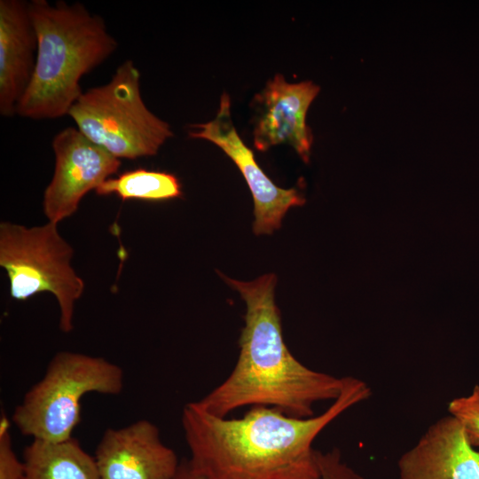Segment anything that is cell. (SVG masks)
<instances>
[{"instance_id":"obj_1","label":"cell","mask_w":479,"mask_h":479,"mask_svg":"<svg viewBox=\"0 0 479 479\" xmlns=\"http://www.w3.org/2000/svg\"><path fill=\"white\" fill-rule=\"evenodd\" d=\"M371 395L366 382L344 376L340 396L310 418L261 405L252 406L240 418L219 417L198 401L187 403L181 423L189 460L205 479H321L315 439Z\"/></svg>"},{"instance_id":"obj_2","label":"cell","mask_w":479,"mask_h":479,"mask_svg":"<svg viewBox=\"0 0 479 479\" xmlns=\"http://www.w3.org/2000/svg\"><path fill=\"white\" fill-rule=\"evenodd\" d=\"M246 304L240 353L231 373L198 402L209 412L227 417L245 406H269L296 418L314 416V405L334 401L344 377L313 370L286 345L275 302V274L249 282L224 277Z\"/></svg>"},{"instance_id":"obj_3","label":"cell","mask_w":479,"mask_h":479,"mask_svg":"<svg viewBox=\"0 0 479 479\" xmlns=\"http://www.w3.org/2000/svg\"><path fill=\"white\" fill-rule=\"evenodd\" d=\"M28 11L37 38L36 60L16 114L59 118L82 95L81 78L103 63L118 43L103 18L80 3L32 0Z\"/></svg>"},{"instance_id":"obj_4","label":"cell","mask_w":479,"mask_h":479,"mask_svg":"<svg viewBox=\"0 0 479 479\" xmlns=\"http://www.w3.org/2000/svg\"><path fill=\"white\" fill-rule=\"evenodd\" d=\"M121 366L101 357L60 351L43 378L15 407L12 421L24 436L48 442L72 436L81 421V401L88 393L118 395L123 389Z\"/></svg>"},{"instance_id":"obj_5","label":"cell","mask_w":479,"mask_h":479,"mask_svg":"<svg viewBox=\"0 0 479 479\" xmlns=\"http://www.w3.org/2000/svg\"><path fill=\"white\" fill-rule=\"evenodd\" d=\"M68 115L86 137L118 159L153 156L173 136L169 124L144 103L140 73L130 59L107 83L82 92Z\"/></svg>"},{"instance_id":"obj_6","label":"cell","mask_w":479,"mask_h":479,"mask_svg":"<svg viewBox=\"0 0 479 479\" xmlns=\"http://www.w3.org/2000/svg\"><path fill=\"white\" fill-rule=\"evenodd\" d=\"M72 247L60 235L58 224L27 227L0 224V266L7 273L10 294L25 301L43 292L53 294L59 308V329L70 333L75 302L84 281L71 265Z\"/></svg>"},{"instance_id":"obj_7","label":"cell","mask_w":479,"mask_h":479,"mask_svg":"<svg viewBox=\"0 0 479 479\" xmlns=\"http://www.w3.org/2000/svg\"><path fill=\"white\" fill-rule=\"evenodd\" d=\"M55 168L44 190L43 209L48 222L58 224L71 216L84 195L116 173L121 160L68 127L52 140Z\"/></svg>"},{"instance_id":"obj_8","label":"cell","mask_w":479,"mask_h":479,"mask_svg":"<svg viewBox=\"0 0 479 479\" xmlns=\"http://www.w3.org/2000/svg\"><path fill=\"white\" fill-rule=\"evenodd\" d=\"M192 127L197 130L189 132L191 137L214 143L240 170L254 200L253 231L255 234L272 233L281 226L282 219L290 208L304 204V197L295 188L277 186L257 164L254 153L243 143L232 123L228 94L222 95L215 119Z\"/></svg>"},{"instance_id":"obj_9","label":"cell","mask_w":479,"mask_h":479,"mask_svg":"<svg viewBox=\"0 0 479 479\" xmlns=\"http://www.w3.org/2000/svg\"><path fill=\"white\" fill-rule=\"evenodd\" d=\"M94 459L100 479H174L180 464L158 427L145 419L106 429Z\"/></svg>"},{"instance_id":"obj_10","label":"cell","mask_w":479,"mask_h":479,"mask_svg":"<svg viewBox=\"0 0 479 479\" xmlns=\"http://www.w3.org/2000/svg\"><path fill=\"white\" fill-rule=\"evenodd\" d=\"M311 81L287 82L277 74L255 95L258 115L254 127V145L266 151L279 144H288L308 162L313 137L306 124L307 111L319 92Z\"/></svg>"},{"instance_id":"obj_11","label":"cell","mask_w":479,"mask_h":479,"mask_svg":"<svg viewBox=\"0 0 479 479\" xmlns=\"http://www.w3.org/2000/svg\"><path fill=\"white\" fill-rule=\"evenodd\" d=\"M399 479H479V451L451 414L431 424L397 462Z\"/></svg>"},{"instance_id":"obj_12","label":"cell","mask_w":479,"mask_h":479,"mask_svg":"<svg viewBox=\"0 0 479 479\" xmlns=\"http://www.w3.org/2000/svg\"><path fill=\"white\" fill-rule=\"evenodd\" d=\"M37 38L28 11L21 0L0 1V114H16L31 82L36 60Z\"/></svg>"},{"instance_id":"obj_13","label":"cell","mask_w":479,"mask_h":479,"mask_svg":"<svg viewBox=\"0 0 479 479\" xmlns=\"http://www.w3.org/2000/svg\"><path fill=\"white\" fill-rule=\"evenodd\" d=\"M26 479H100L94 456L74 437L61 442L33 439L24 448Z\"/></svg>"},{"instance_id":"obj_14","label":"cell","mask_w":479,"mask_h":479,"mask_svg":"<svg viewBox=\"0 0 479 479\" xmlns=\"http://www.w3.org/2000/svg\"><path fill=\"white\" fill-rule=\"evenodd\" d=\"M101 196L114 194L122 200H167L182 196L181 184L173 174L137 169L109 177L96 190Z\"/></svg>"},{"instance_id":"obj_15","label":"cell","mask_w":479,"mask_h":479,"mask_svg":"<svg viewBox=\"0 0 479 479\" xmlns=\"http://www.w3.org/2000/svg\"><path fill=\"white\" fill-rule=\"evenodd\" d=\"M447 409L462 424L471 445L479 447V385L468 396L453 398Z\"/></svg>"},{"instance_id":"obj_16","label":"cell","mask_w":479,"mask_h":479,"mask_svg":"<svg viewBox=\"0 0 479 479\" xmlns=\"http://www.w3.org/2000/svg\"><path fill=\"white\" fill-rule=\"evenodd\" d=\"M11 422L4 412L0 419V479H26L25 465L13 450Z\"/></svg>"},{"instance_id":"obj_17","label":"cell","mask_w":479,"mask_h":479,"mask_svg":"<svg viewBox=\"0 0 479 479\" xmlns=\"http://www.w3.org/2000/svg\"><path fill=\"white\" fill-rule=\"evenodd\" d=\"M321 479H365L343 459L341 451L334 447L327 452H318Z\"/></svg>"},{"instance_id":"obj_18","label":"cell","mask_w":479,"mask_h":479,"mask_svg":"<svg viewBox=\"0 0 479 479\" xmlns=\"http://www.w3.org/2000/svg\"><path fill=\"white\" fill-rule=\"evenodd\" d=\"M174 479H205L192 466L189 459H184L180 462L177 472Z\"/></svg>"}]
</instances>
